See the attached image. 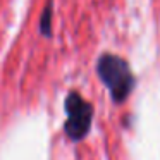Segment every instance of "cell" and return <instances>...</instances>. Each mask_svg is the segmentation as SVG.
Wrapping results in <instances>:
<instances>
[{
  "label": "cell",
  "mask_w": 160,
  "mask_h": 160,
  "mask_svg": "<svg viewBox=\"0 0 160 160\" xmlns=\"http://www.w3.org/2000/svg\"><path fill=\"white\" fill-rule=\"evenodd\" d=\"M97 74L108 90L114 103H124L132 93L136 78L126 59L115 53H102L97 60Z\"/></svg>",
  "instance_id": "6da1fadb"
},
{
  "label": "cell",
  "mask_w": 160,
  "mask_h": 160,
  "mask_svg": "<svg viewBox=\"0 0 160 160\" xmlns=\"http://www.w3.org/2000/svg\"><path fill=\"white\" fill-rule=\"evenodd\" d=\"M52 22H53V0H48L42 16H40V22H38L40 35L45 36V38H50L52 36Z\"/></svg>",
  "instance_id": "3957f363"
},
{
  "label": "cell",
  "mask_w": 160,
  "mask_h": 160,
  "mask_svg": "<svg viewBox=\"0 0 160 160\" xmlns=\"http://www.w3.org/2000/svg\"><path fill=\"white\" fill-rule=\"evenodd\" d=\"M64 110H66V122H64V132L71 141H83L91 131L93 124V105L83 98L79 91H69L64 100Z\"/></svg>",
  "instance_id": "7a4b0ae2"
}]
</instances>
